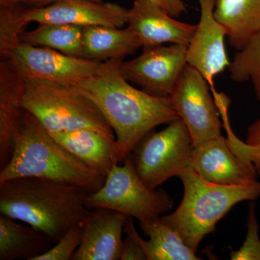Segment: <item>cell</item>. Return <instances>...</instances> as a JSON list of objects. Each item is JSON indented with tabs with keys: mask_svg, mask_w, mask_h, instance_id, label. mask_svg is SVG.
Wrapping results in <instances>:
<instances>
[{
	"mask_svg": "<svg viewBox=\"0 0 260 260\" xmlns=\"http://www.w3.org/2000/svg\"><path fill=\"white\" fill-rule=\"evenodd\" d=\"M119 62L73 87L94 103L114 130L123 159L156 126L179 119L169 98L153 96L132 85Z\"/></svg>",
	"mask_w": 260,
	"mask_h": 260,
	"instance_id": "cell-1",
	"label": "cell"
},
{
	"mask_svg": "<svg viewBox=\"0 0 260 260\" xmlns=\"http://www.w3.org/2000/svg\"><path fill=\"white\" fill-rule=\"evenodd\" d=\"M90 193L80 186L40 178L0 183V213L30 225L55 244L90 211Z\"/></svg>",
	"mask_w": 260,
	"mask_h": 260,
	"instance_id": "cell-2",
	"label": "cell"
},
{
	"mask_svg": "<svg viewBox=\"0 0 260 260\" xmlns=\"http://www.w3.org/2000/svg\"><path fill=\"white\" fill-rule=\"evenodd\" d=\"M27 177L80 186L90 194L99 190L106 180L105 177L59 144L31 114L23 109L15 136L13 155L0 169V183Z\"/></svg>",
	"mask_w": 260,
	"mask_h": 260,
	"instance_id": "cell-3",
	"label": "cell"
},
{
	"mask_svg": "<svg viewBox=\"0 0 260 260\" xmlns=\"http://www.w3.org/2000/svg\"><path fill=\"white\" fill-rule=\"evenodd\" d=\"M184 196L174 213L160 217L162 223L180 236L188 247L197 252L205 236L234 206L260 197V182L246 185H221L206 181L191 167L179 176Z\"/></svg>",
	"mask_w": 260,
	"mask_h": 260,
	"instance_id": "cell-4",
	"label": "cell"
},
{
	"mask_svg": "<svg viewBox=\"0 0 260 260\" xmlns=\"http://www.w3.org/2000/svg\"><path fill=\"white\" fill-rule=\"evenodd\" d=\"M22 107L49 133L90 128L116 138L99 108L73 87L44 80L25 81Z\"/></svg>",
	"mask_w": 260,
	"mask_h": 260,
	"instance_id": "cell-5",
	"label": "cell"
},
{
	"mask_svg": "<svg viewBox=\"0 0 260 260\" xmlns=\"http://www.w3.org/2000/svg\"><path fill=\"white\" fill-rule=\"evenodd\" d=\"M174 200L164 189H152L135 172L129 155L116 165L102 187L89 194L88 208H107L137 218L140 222L160 218L172 209Z\"/></svg>",
	"mask_w": 260,
	"mask_h": 260,
	"instance_id": "cell-6",
	"label": "cell"
},
{
	"mask_svg": "<svg viewBox=\"0 0 260 260\" xmlns=\"http://www.w3.org/2000/svg\"><path fill=\"white\" fill-rule=\"evenodd\" d=\"M193 148L189 130L178 119L161 131L145 135L129 155L141 180L155 189L190 167Z\"/></svg>",
	"mask_w": 260,
	"mask_h": 260,
	"instance_id": "cell-7",
	"label": "cell"
},
{
	"mask_svg": "<svg viewBox=\"0 0 260 260\" xmlns=\"http://www.w3.org/2000/svg\"><path fill=\"white\" fill-rule=\"evenodd\" d=\"M210 89L201 73L186 64L169 96L190 133L194 147L222 135L220 112Z\"/></svg>",
	"mask_w": 260,
	"mask_h": 260,
	"instance_id": "cell-8",
	"label": "cell"
},
{
	"mask_svg": "<svg viewBox=\"0 0 260 260\" xmlns=\"http://www.w3.org/2000/svg\"><path fill=\"white\" fill-rule=\"evenodd\" d=\"M10 59L25 81L44 80L70 87L100 73L108 64L24 43H20Z\"/></svg>",
	"mask_w": 260,
	"mask_h": 260,
	"instance_id": "cell-9",
	"label": "cell"
},
{
	"mask_svg": "<svg viewBox=\"0 0 260 260\" xmlns=\"http://www.w3.org/2000/svg\"><path fill=\"white\" fill-rule=\"evenodd\" d=\"M187 46L171 44L143 47L141 54L119 63L121 74L145 93L169 98L184 71Z\"/></svg>",
	"mask_w": 260,
	"mask_h": 260,
	"instance_id": "cell-10",
	"label": "cell"
},
{
	"mask_svg": "<svg viewBox=\"0 0 260 260\" xmlns=\"http://www.w3.org/2000/svg\"><path fill=\"white\" fill-rule=\"evenodd\" d=\"M200 8L199 23L187 45L186 62L198 70L215 89L214 78L229 68L225 50L226 31L214 13L215 0H198Z\"/></svg>",
	"mask_w": 260,
	"mask_h": 260,
	"instance_id": "cell-11",
	"label": "cell"
},
{
	"mask_svg": "<svg viewBox=\"0 0 260 260\" xmlns=\"http://www.w3.org/2000/svg\"><path fill=\"white\" fill-rule=\"evenodd\" d=\"M129 10L111 3L90 0H60L42 8H27V23H60L76 26L122 28L127 23Z\"/></svg>",
	"mask_w": 260,
	"mask_h": 260,
	"instance_id": "cell-12",
	"label": "cell"
},
{
	"mask_svg": "<svg viewBox=\"0 0 260 260\" xmlns=\"http://www.w3.org/2000/svg\"><path fill=\"white\" fill-rule=\"evenodd\" d=\"M190 167L205 180L221 185L253 184L259 174L233 153L222 135L194 147Z\"/></svg>",
	"mask_w": 260,
	"mask_h": 260,
	"instance_id": "cell-13",
	"label": "cell"
},
{
	"mask_svg": "<svg viewBox=\"0 0 260 260\" xmlns=\"http://www.w3.org/2000/svg\"><path fill=\"white\" fill-rule=\"evenodd\" d=\"M127 218L107 208L90 210L83 222L81 240L73 260H121Z\"/></svg>",
	"mask_w": 260,
	"mask_h": 260,
	"instance_id": "cell-14",
	"label": "cell"
},
{
	"mask_svg": "<svg viewBox=\"0 0 260 260\" xmlns=\"http://www.w3.org/2000/svg\"><path fill=\"white\" fill-rule=\"evenodd\" d=\"M126 25L143 48L164 44L187 46L197 26L177 20L150 0L133 1Z\"/></svg>",
	"mask_w": 260,
	"mask_h": 260,
	"instance_id": "cell-15",
	"label": "cell"
},
{
	"mask_svg": "<svg viewBox=\"0 0 260 260\" xmlns=\"http://www.w3.org/2000/svg\"><path fill=\"white\" fill-rule=\"evenodd\" d=\"M50 134L68 151L104 177L124 160L116 138L99 130L84 128Z\"/></svg>",
	"mask_w": 260,
	"mask_h": 260,
	"instance_id": "cell-16",
	"label": "cell"
},
{
	"mask_svg": "<svg viewBox=\"0 0 260 260\" xmlns=\"http://www.w3.org/2000/svg\"><path fill=\"white\" fill-rule=\"evenodd\" d=\"M25 80L10 59L0 62V169L11 159L21 120Z\"/></svg>",
	"mask_w": 260,
	"mask_h": 260,
	"instance_id": "cell-17",
	"label": "cell"
},
{
	"mask_svg": "<svg viewBox=\"0 0 260 260\" xmlns=\"http://www.w3.org/2000/svg\"><path fill=\"white\" fill-rule=\"evenodd\" d=\"M140 225L149 240L140 237L133 218L128 217L124 232L134 238L144 251L146 260H199L196 252L183 242L175 231L162 223L160 218L140 222Z\"/></svg>",
	"mask_w": 260,
	"mask_h": 260,
	"instance_id": "cell-18",
	"label": "cell"
},
{
	"mask_svg": "<svg viewBox=\"0 0 260 260\" xmlns=\"http://www.w3.org/2000/svg\"><path fill=\"white\" fill-rule=\"evenodd\" d=\"M128 27L87 26L83 28L84 59L100 62H119L141 48Z\"/></svg>",
	"mask_w": 260,
	"mask_h": 260,
	"instance_id": "cell-19",
	"label": "cell"
},
{
	"mask_svg": "<svg viewBox=\"0 0 260 260\" xmlns=\"http://www.w3.org/2000/svg\"><path fill=\"white\" fill-rule=\"evenodd\" d=\"M53 244L41 231L16 219L0 215V260H36Z\"/></svg>",
	"mask_w": 260,
	"mask_h": 260,
	"instance_id": "cell-20",
	"label": "cell"
},
{
	"mask_svg": "<svg viewBox=\"0 0 260 260\" xmlns=\"http://www.w3.org/2000/svg\"><path fill=\"white\" fill-rule=\"evenodd\" d=\"M214 13L237 51L260 32V0H215Z\"/></svg>",
	"mask_w": 260,
	"mask_h": 260,
	"instance_id": "cell-21",
	"label": "cell"
},
{
	"mask_svg": "<svg viewBox=\"0 0 260 260\" xmlns=\"http://www.w3.org/2000/svg\"><path fill=\"white\" fill-rule=\"evenodd\" d=\"M20 42L83 58V27L60 23L39 24L32 30H24Z\"/></svg>",
	"mask_w": 260,
	"mask_h": 260,
	"instance_id": "cell-22",
	"label": "cell"
},
{
	"mask_svg": "<svg viewBox=\"0 0 260 260\" xmlns=\"http://www.w3.org/2000/svg\"><path fill=\"white\" fill-rule=\"evenodd\" d=\"M229 104L222 102L219 104L220 117L223 119V127L227 133V142L229 148L246 164L254 167L260 173V119L254 121L248 128L245 142L237 138L233 132L229 121Z\"/></svg>",
	"mask_w": 260,
	"mask_h": 260,
	"instance_id": "cell-23",
	"label": "cell"
},
{
	"mask_svg": "<svg viewBox=\"0 0 260 260\" xmlns=\"http://www.w3.org/2000/svg\"><path fill=\"white\" fill-rule=\"evenodd\" d=\"M229 68L233 81H251L256 99L260 102V32L238 50Z\"/></svg>",
	"mask_w": 260,
	"mask_h": 260,
	"instance_id": "cell-24",
	"label": "cell"
},
{
	"mask_svg": "<svg viewBox=\"0 0 260 260\" xmlns=\"http://www.w3.org/2000/svg\"><path fill=\"white\" fill-rule=\"evenodd\" d=\"M22 5L0 7V57L10 59L20 45V36L27 23Z\"/></svg>",
	"mask_w": 260,
	"mask_h": 260,
	"instance_id": "cell-25",
	"label": "cell"
},
{
	"mask_svg": "<svg viewBox=\"0 0 260 260\" xmlns=\"http://www.w3.org/2000/svg\"><path fill=\"white\" fill-rule=\"evenodd\" d=\"M247 233L244 244L239 250L231 252L232 260H260V239L259 223L256 215L254 203L249 205L247 217Z\"/></svg>",
	"mask_w": 260,
	"mask_h": 260,
	"instance_id": "cell-26",
	"label": "cell"
},
{
	"mask_svg": "<svg viewBox=\"0 0 260 260\" xmlns=\"http://www.w3.org/2000/svg\"><path fill=\"white\" fill-rule=\"evenodd\" d=\"M83 223L70 229L45 253L36 260H73L81 240Z\"/></svg>",
	"mask_w": 260,
	"mask_h": 260,
	"instance_id": "cell-27",
	"label": "cell"
},
{
	"mask_svg": "<svg viewBox=\"0 0 260 260\" xmlns=\"http://www.w3.org/2000/svg\"><path fill=\"white\" fill-rule=\"evenodd\" d=\"M124 241L121 260H146V256L143 248L134 238L126 235Z\"/></svg>",
	"mask_w": 260,
	"mask_h": 260,
	"instance_id": "cell-28",
	"label": "cell"
},
{
	"mask_svg": "<svg viewBox=\"0 0 260 260\" xmlns=\"http://www.w3.org/2000/svg\"><path fill=\"white\" fill-rule=\"evenodd\" d=\"M174 18H179L186 12V5L182 0H150Z\"/></svg>",
	"mask_w": 260,
	"mask_h": 260,
	"instance_id": "cell-29",
	"label": "cell"
},
{
	"mask_svg": "<svg viewBox=\"0 0 260 260\" xmlns=\"http://www.w3.org/2000/svg\"><path fill=\"white\" fill-rule=\"evenodd\" d=\"M58 1L60 0H20V4L25 5L28 8H42ZM90 1L103 3L104 0H90Z\"/></svg>",
	"mask_w": 260,
	"mask_h": 260,
	"instance_id": "cell-30",
	"label": "cell"
},
{
	"mask_svg": "<svg viewBox=\"0 0 260 260\" xmlns=\"http://www.w3.org/2000/svg\"><path fill=\"white\" fill-rule=\"evenodd\" d=\"M20 4V0H0V7L14 6Z\"/></svg>",
	"mask_w": 260,
	"mask_h": 260,
	"instance_id": "cell-31",
	"label": "cell"
}]
</instances>
